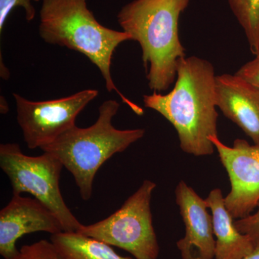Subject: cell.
<instances>
[{"label": "cell", "instance_id": "cell-11", "mask_svg": "<svg viewBox=\"0 0 259 259\" xmlns=\"http://www.w3.org/2000/svg\"><path fill=\"white\" fill-rule=\"evenodd\" d=\"M217 107L259 145V89L236 74L216 75Z\"/></svg>", "mask_w": 259, "mask_h": 259}, {"label": "cell", "instance_id": "cell-17", "mask_svg": "<svg viewBox=\"0 0 259 259\" xmlns=\"http://www.w3.org/2000/svg\"><path fill=\"white\" fill-rule=\"evenodd\" d=\"M257 207L258 210L254 214L235 221L237 229L243 234L249 236L255 246L259 245V203Z\"/></svg>", "mask_w": 259, "mask_h": 259}, {"label": "cell", "instance_id": "cell-2", "mask_svg": "<svg viewBox=\"0 0 259 259\" xmlns=\"http://www.w3.org/2000/svg\"><path fill=\"white\" fill-rule=\"evenodd\" d=\"M190 0H134L124 5L117 22L139 42L148 88L167 91L177 78V63L185 57L179 20Z\"/></svg>", "mask_w": 259, "mask_h": 259}, {"label": "cell", "instance_id": "cell-13", "mask_svg": "<svg viewBox=\"0 0 259 259\" xmlns=\"http://www.w3.org/2000/svg\"><path fill=\"white\" fill-rule=\"evenodd\" d=\"M51 241L64 259H131L116 253L111 245L78 232L51 235Z\"/></svg>", "mask_w": 259, "mask_h": 259}, {"label": "cell", "instance_id": "cell-20", "mask_svg": "<svg viewBox=\"0 0 259 259\" xmlns=\"http://www.w3.org/2000/svg\"><path fill=\"white\" fill-rule=\"evenodd\" d=\"M241 259H259V245L255 247V249L249 255Z\"/></svg>", "mask_w": 259, "mask_h": 259}, {"label": "cell", "instance_id": "cell-1", "mask_svg": "<svg viewBox=\"0 0 259 259\" xmlns=\"http://www.w3.org/2000/svg\"><path fill=\"white\" fill-rule=\"evenodd\" d=\"M215 77L212 63L185 56L177 63L171 92L144 96V106L164 117L176 130L181 149L194 156H210L215 148L209 141L218 136Z\"/></svg>", "mask_w": 259, "mask_h": 259}, {"label": "cell", "instance_id": "cell-8", "mask_svg": "<svg viewBox=\"0 0 259 259\" xmlns=\"http://www.w3.org/2000/svg\"><path fill=\"white\" fill-rule=\"evenodd\" d=\"M209 141L231 182V192L225 197L227 209L235 220L248 217L259 203V145L237 139L228 146L218 136H211Z\"/></svg>", "mask_w": 259, "mask_h": 259}, {"label": "cell", "instance_id": "cell-14", "mask_svg": "<svg viewBox=\"0 0 259 259\" xmlns=\"http://www.w3.org/2000/svg\"><path fill=\"white\" fill-rule=\"evenodd\" d=\"M253 55L259 54V0H228Z\"/></svg>", "mask_w": 259, "mask_h": 259}, {"label": "cell", "instance_id": "cell-6", "mask_svg": "<svg viewBox=\"0 0 259 259\" xmlns=\"http://www.w3.org/2000/svg\"><path fill=\"white\" fill-rule=\"evenodd\" d=\"M156 187L155 182L144 180L111 215L94 224H81L76 232L125 250L136 259H157L160 247L151 210Z\"/></svg>", "mask_w": 259, "mask_h": 259}, {"label": "cell", "instance_id": "cell-15", "mask_svg": "<svg viewBox=\"0 0 259 259\" xmlns=\"http://www.w3.org/2000/svg\"><path fill=\"white\" fill-rule=\"evenodd\" d=\"M13 259H64L51 241L40 240L25 245Z\"/></svg>", "mask_w": 259, "mask_h": 259}, {"label": "cell", "instance_id": "cell-7", "mask_svg": "<svg viewBox=\"0 0 259 259\" xmlns=\"http://www.w3.org/2000/svg\"><path fill=\"white\" fill-rule=\"evenodd\" d=\"M98 94V90H85L69 97L37 102L13 94L17 120L27 146L41 148L74 127L80 112Z\"/></svg>", "mask_w": 259, "mask_h": 259}, {"label": "cell", "instance_id": "cell-10", "mask_svg": "<svg viewBox=\"0 0 259 259\" xmlns=\"http://www.w3.org/2000/svg\"><path fill=\"white\" fill-rule=\"evenodd\" d=\"M175 197L185 225V236L177 243L181 258H214L216 241L212 217L205 200L182 180L177 186Z\"/></svg>", "mask_w": 259, "mask_h": 259}, {"label": "cell", "instance_id": "cell-4", "mask_svg": "<svg viewBox=\"0 0 259 259\" xmlns=\"http://www.w3.org/2000/svg\"><path fill=\"white\" fill-rule=\"evenodd\" d=\"M120 106L115 100H106L99 107L98 118L93 125L84 128L74 126L40 148L57 158L71 174L84 201L91 199L94 181L100 167L146 134L143 128H115L112 120Z\"/></svg>", "mask_w": 259, "mask_h": 259}, {"label": "cell", "instance_id": "cell-9", "mask_svg": "<svg viewBox=\"0 0 259 259\" xmlns=\"http://www.w3.org/2000/svg\"><path fill=\"white\" fill-rule=\"evenodd\" d=\"M37 232L54 235L64 229L57 216L40 201L13 194L0 211V255L4 259L14 258L19 252V238Z\"/></svg>", "mask_w": 259, "mask_h": 259}, {"label": "cell", "instance_id": "cell-3", "mask_svg": "<svg viewBox=\"0 0 259 259\" xmlns=\"http://www.w3.org/2000/svg\"><path fill=\"white\" fill-rule=\"evenodd\" d=\"M38 31L47 44L86 56L100 70L107 91H115L131 110L143 115V109L119 91L112 77L114 53L122 42L133 40L129 34L101 25L88 9L87 0H42Z\"/></svg>", "mask_w": 259, "mask_h": 259}, {"label": "cell", "instance_id": "cell-5", "mask_svg": "<svg viewBox=\"0 0 259 259\" xmlns=\"http://www.w3.org/2000/svg\"><path fill=\"white\" fill-rule=\"evenodd\" d=\"M0 168L9 179L13 194L29 193L59 218L64 232H76L81 223L66 205L60 189L61 162L51 153L25 155L18 144L0 145Z\"/></svg>", "mask_w": 259, "mask_h": 259}, {"label": "cell", "instance_id": "cell-16", "mask_svg": "<svg viewBox=\"0 0 259 259\" xmlns=\"http://www.w3.org/2000/svg\"><path fill=\"white\" fill-rule=\"evenodd\" d=\"M38 1L39 0H0V33L3 32L7 19L11 12L18 7L23 8L27 21H32L36 14L32 3Z\"/></svg>", "mask_w": 259, "mask_h": 259}, {"label": "cell", "instance_id": "cell-19", "mask_svg": "<svg viewBox=\"0 0 259 259\" xmlns=\"http://www.w3.org/2000/svg\"><path fill=\"white\" fill-rule=\"evenodd\" d=\"M9 105H8V102L5 100L4 97L1 96L0 98V112L3 115H6L9 112Z\"/></svg>", "mask_w": 259, "mask_h": 259}, {"label": "cell", "instance_id": "cell-12", "mask_svg": "<svg viewBox=\"0 0 259 259\" xmlns=\"http://www.w3.org/2000/svg\"><path fill=\"white\" fill-rule=\"evenodd\" d=\"M212 212L215 237V259H241L249 255L255 245L249 236L237 229L235 219L227 209L220 189H214L204 199Z\"/></svg>", "mask_w": 259, "mask_h": 259}, {"label": "cell", "instance_id": "cell-18", "mask_svg": "<svg viewBox=\"0 0 259 259\" xmlns=\"http://www.w3.org/2000/svg\"><path fill=\"white\" fill-rule=\"evenodd\" d=\"M236 74L259 89V54L243 65Z\"/></svg>", "mask_w": 259, "mask_h": 259}]
</instances>
